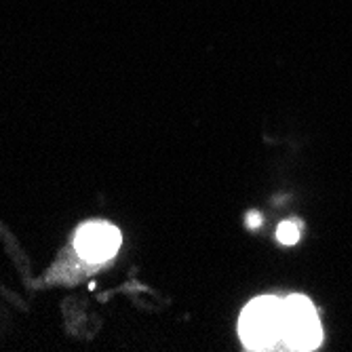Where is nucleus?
Masks as SVG:
<instances>
[{"mask_svg": "<svg viewBox=\"0 0 352 352\" xmlns=\"http://www.w3.org/2000/svg\"><path fill=\"white\" fill-rule=\"evenodd\" d=\"M323 340L312 302L304 296L283 300V346L287 350H314Z\"/></svg>", "mask_w": 352, "mask_h": 352, "instance_id": "2", "label": "nucleus"}, {"mask_svg": "<svg viewBox=\"0 0 352 352\" xmlns=\"http://www.w3.org/2000/svg\"><path fill=\"white\" fill-rule=\"evenodd\" d=\"M74 247L82 260L91 264H102L114 258L120 247V232L108 221L82 223L74 236Z\"/></svg>", "mask_w": 352, "mask_h": 352, "instance_id": "3", "label": "nucleus"}, {"mask_svg": "<svg viewBox=\"0 0 352 352\" xmlns=\"http://www.w3.org/2000/svg\"><path fill=\"white\" fill-rule=\"evenodd\" d=\"M276 236L283 245H296L300 241V226L294 221H285L278 226Z\"/></svg>", "mask_w": 352, "mask_h": 352, "instance_id": "4", "label": "nucleus"}, {"mask_svg": "<svg viewBox=\"0 0 352 352\" xmlns=\"http://www.w3.org/2000/svg\"><path fill=\"white\" fill-rule=\"evenodd\" d=\"M247 221H249V226H251V228H258L260 223H262V217L253 211V213H249V219H247Z\"/></svg>", "mask_w": 352, "mask_h": 352, "instance_id": "5", "label": "nucleus"}, {"mask_svg": "<svg viewBox=\"0 0 352 352\" xmlns=\"http://www.w3.org/2000/svg\"><path fill=\"white\" fill-rule=\"evenodd\" d=\"M239 331L243 344L251 350H274L283 346V300L264 296L247 304Z\"/></svg>", "mask_w": 352, "mask_h": 352, "instance_id": "1", "label": "nucleus"}]
</instances>
